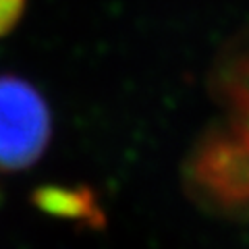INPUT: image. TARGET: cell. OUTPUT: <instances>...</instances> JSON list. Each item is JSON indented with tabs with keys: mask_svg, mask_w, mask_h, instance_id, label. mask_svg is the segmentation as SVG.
Instances as JSON below:
<instances>
[{
	"mask_svg": "<svg viewBox=\"0 0 249 249\" xmlns=\"http://www.w3.org/2000/svg\"><path fill=\"white\" fill-rule=\"evenodd\" d=\"M193 204L224 220H249V121L224 114L204 129L183 162Z\"/></svg>",
	"mask_w": 249,
	"mask_h": 249,
	"instance_id": "6da1fadb",
	"label": "cell"
},
{
	"mask_svg": "<svg viewBox=\"0 0 249 249\" xmlns=\"http://www.w3.org/2000/svg\"><path fill=\"white\" fill-rule=\"evenodd\" d=\"M52 137V114L34 83L0 75V173L36 164Z\"/></svg>",
	"mask_w": 249,
	"mask_h": 249,
	"instance_id": "7a4b0ae2",
	"label": "cell"
},
{
	"mask_svg": "<svg viewBox=\"0 0 249 249\" xmlns=\"http://www.w3.org/2000/svg\"><path fill=\"white\" fill-rule=\"evenodd\" d=\"M208 85L224 112L249 121V25L218 50Z\"/></svg>",
	"mask_w": 249,
	"mask_h": 249,
	"instance_id": "3957f363",
	"label": "cell"
},
{
	"mask_svg": "<svg viewBox=\"0 0 249 249\" xmlns=\"http://www.w3.org/2000/svg\"><path fill=\"white\" fill-rule=\"evenodd\" d=\"M34 199L48 214L79 220L91 227H98L102 222V212L96 196L88 187H44L36 191Z\"/></svg>",
	"mask_w": 249,
	"mask_h": 249,
	"instance_id": "277c9868",
	"label": "cell"
},
{
	"mask_svg": "<svg viewBox=\"0 0 249 249\" xmlns=\"http://www.w3.org/2000/svg\"><path fill=\"white\" fill-rule=\"evenodd\" d=\"M27 0H0V37L9 36L19 25Z\"/></svg>",
	"mask_w": 249,
	"mask_h": 249,
	"instance_id": "5b68a950",
	"label": "cell"
}]
</instances>
